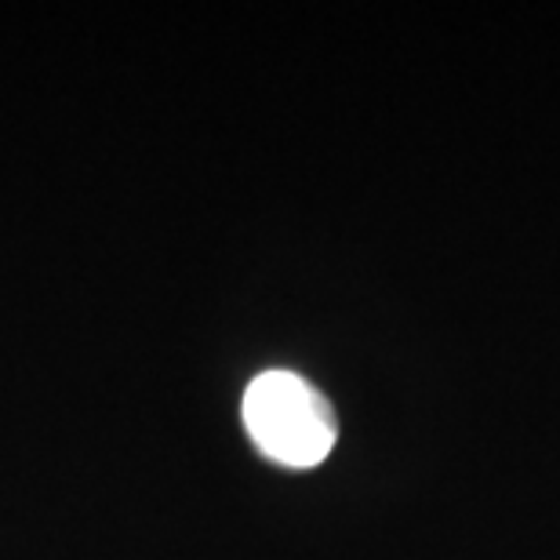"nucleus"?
<instances>
[{
  "label": "nucleus",
  "instance_id": "f257e3e1",
  "mask_svg": "<svg viewBox=\"0 0 560 560\" xmlns=\"http://www.w3.org/2000/svg\"><path fill=\"white\" fill-rule=\"evenodd\" d=\"M244 425L262 455L317 466L335 447V416L317 389L291 372H266L244 394Z\"/></svg>",
  "mask_w": 560,
  "mask_h": 560
}]
</instances>
